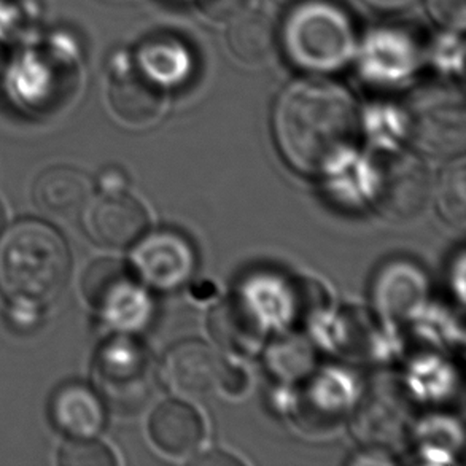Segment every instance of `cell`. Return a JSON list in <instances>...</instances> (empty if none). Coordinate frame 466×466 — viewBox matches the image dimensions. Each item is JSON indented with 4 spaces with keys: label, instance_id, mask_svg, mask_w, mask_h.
Masks as SVG:
<instances>
[{
    "label": "cell",
    "instance_id": "obj_19",
    "mask_svg": "<svg viewBox=\"0 0 466 466\" xmlns=\"http://www.w3.org/2000/svg\"><path fill=\"white\" fill-rule=\"evenodd\" d=\"M436 201L444 220L452 227H465V163L461 159L451 164L442 172L436 188Z\"/></svg>",
    "mask_w": 466,
    "mask_h": 466
},
{
    "label": "cell",
    "instance_id": "obj_16",
    "mask_svg": "<svg viewBox=\"0 0 466 466\" xmlns=\"http://www.w3.org/2000/svg\"><path fill=\"white\" fill-rule=\"evenodd\" d=\"M142 72L155 82H177L189 67L188 51L172 38H157L140 50Z\"/></svg>",
    "mask_w": 466,
    "mask_h": 466
},
{
    "label": "cell",
    "instance_id": "obj_17",
    "mask_svg": "<svg viewBox=\"0 0 466 466\" xmlns=\"http://www.w3.org/2000/svg\"><path fill=\"white\" fill-rule=\"evenodd\" d=\"M46 64L40 61V56L27 53L13 69V85L18 99L29 107L40 110L55 102V85L51 80Z\"/></svg>",
    "mask_w": 466,
    "mask_h": 466
},
{
    "label": "cell",
    "instance_id": "obj_22",
    "mask_svg": "<svg viewBox=\"0 0 466 466\" xmlns=\"http://www.w3.org/2000/svg\"><path fill=\"white\" fill-rule=\"evenodd\" d=\"M198 6L208 18L217 23L233 21L246 12L250 0H196Z\"/></svg>",
    "mask_w": 466,
    "mask_h": 466
},
{
    "label": "cell",
    "instance_id": "obj_9",
    "mask_svg": "<svg viewBox=\"0 0 466 466\" xmlns=\"http://www.w3.org/2000/svg\"><path fill=\"white\" fill-rule=\"evenodd\" d=\"M86 208V231L91 239L108 248L137 244L150 225L144 204L127 191L102 193Z\"/></svg>",
    "mask_w": 466,
    "mask_h": 466
},
{
    "label": "cell",
    "instance_id": "obj_26",
    "mask_svg": "<svg viewBox=\"0 0 466 466\" xmlns=\"http://www.w3.org/2000/svg\"><path fill=\"white\" fill-rule=\"evenodd\" d=\"M4 228H5V208H4V204L0 201V234L4 231Z\"/></svg>",
    "mask_w": 466,
    "mask_h": 466
},
{
    "label": "cell",
    "instance_id": "obj_4",
    "mask_svg": "<svg viewBox=\"0 0 466 466\" xmlns=\"http://www.w3.org/2000/svg\"><path fill=\"white\" fill-rule=\"evenodd\" d=\"M366 185L372 208L393 223L419 218L433 195L427 164L414 153L398 148L372 153L366 169Z\"/></svg>",
    "mask_w": 466,
    "mask_h": 466
},
{
    "label": "cell",
    "instance_id": "obj_11",
    "mask_svg": "<svg viewBox=\"0 0 466 466\" xmlns=\"http://www.w3.org/2000/svg\"><path fill=\"white\" fill-rule=\"evenodd\" d=\"M53 425L67 438H96L106 425V404L82 382L57 387L48 406Z\"/></svg>",
    "mask_w": 466,
    "mask_h": 466
},
{
    "label": "cell",
    "instance_id": "obj_13",
    "mask_svg": "<svg viewBox=\"0 0 466 466\" xmlns=\"http://www.w3.org/2000/svg\"><path fill=\"white\" fill-rule=\"evenodd\" d=\"M150 438L164 454L187 459L195 454L204 440V423L195 408L169 400L157 404L148 422Z\"/></svg>",
    "mask_w": 466,
    "mask_h": 466
},
{
    "label": "cell",
    "instance_id": "obj_23",
    "mask_svg": "<svg viewBox=\"0 0 466 466\" xmlns=\"http://www.w3.org/2000/svg\"><path fill=\"white\" fill-rule=\"evenodd\" d=\"M127 177L125 170H121L116 166H108L101 170L99 178H97V187L101 193H121L127 191Z\"/></svg>",
    "mask_w": 466,
    "mask_h": 466
},
{
    "label": "cell",
    "instance_id": "obj_2",
    "mask_svg": "<svg viewBox=\"0 0 466 466\" xmlns=\"http://www.w3.org/2000/svg\"><path fill=\"white\" fill-rule=\"evenodd\" d=\"M69 272L67 244L44 221H18L0 239V291L13 304L50 303L64 290Z\"/></svg>",
    "mask_w": 466,
    "mask_h": 466
},
{
    "label": "cell",
    "instance_id": "obj_8",
    "mask_svg": "<svg viewBox=\"0 0 466 466\" xmlns=\"http://www.w3.org/2000/svg\"><path fill=\"white\" fill-rule=\"evenodd\" d=\"M164 382L178 397L206 400L223 380L225 366L218 355L201 340H183L166 353Z\"/></svg>",
    "mask_w": 466,
    "mask_h": 466
},
{
    "label": "cell",
    "instance_id": "obj_7",
    "mask_svg": "<svg viewBox=\"0 0 466 466\" xmlns=\"http://www.w3.org/2000/svg\"><path fill=\"white\" fill-rule=\"evenodd\" d=\"M82 290L95 309L121 327L139 323L146 312L131 268L118 259L93 261L83 276Z\"/></svg>",
    "mask_w": 466,
    "mask_h": 466
},
{
    "label": "cell",
    "instance_id": "obj_24",
    "mask_svg": "<svg viewBox=\"0 0 466 466\" xmlns=\"http://www.w3.org/2000/svg\"><path fill=\"white\" fill-rule=\"evenodd\" d=\"M368 5L379 12H401L404 8L412 5L416 0H363Z\"/></svg>",
    "mask_w": 466,
    "mask_h": 466
},
{
    "label": "cell",
    "instance_id": "obj_3",
    "mask_svg": "<svg viewBox=\"0 0 466 466\" xmlns=\"http://www.w3.org/2000/svg\"><path fill=\"white\" fill-rule=\"evenodd\" d=\"M357 35L344 8L325 0L298 4L284 27L285 50L298 67L331 72L352 57Z\"/></svg>",
    "mask_w": 466,
    "mask_h": 466
},
{
    "label": "cell",
    "instance_id": "obj_12",
    "mask_svg": "<svg viewBox=\"0 0 466 466\" xmlns=\"http://www.w3.org/2000/svg\"><path fill=\"white\" fill-rule=\"evenodd\" d=\"M32 195L34 202L45 214L70 220L88 208L93 183L83 170L72 166H55L37 177Z\"/></svg>",
    "mask_w": 466,
    "mask_h": 466
},
{
    "label": "cell",
    "instance_id": "obj_10",
    "mask_svg": "<svg viewBox=\"0 0 466 466\" xmlns=\"http://www.w3.org/2000/svg\"><path fill=\"white\" fill-rule=\"evenodd\" d=\"M134 265L148 284L172 290L188 280L195 271L196 257L193 247L182 234L169 229L157 231L137 240Z\"/></svg>",
    "mask_w": 466,
    "mask_h": 466
},
{
    "label": "cell",
    "instance_id": "obj_18",
    "mask_svg": "<svg viewBox=\"0 0 466 466\" xmlns=\"http://www.w3.org/2000/svg\"><path fill=\"white\" fill-rule=\"evenodd\" d=\"M218 340L240 350L258 346L261 329L258 320L247 312L244 304L227 303L214 312V327Z\"/></svg>",
    "mask_w": 466,
    "mask_h": 466
},
{
    "label": "cell",
    "instance_id": "obj_25",
    "mask_svg": "<svg viewBox=\"0 0 466 466\" xmlns=\"http://www.w3.org/2000/svg\"><path fill=\"white\" fill-rule=\"evenodd\" d=\"M6 70V57L5 51L2 48V45H0V83L4 80V76H5Z\"/></svg>",
    "mask_w": 466,
    "mask_h": 466
},
{
    "label": "cell",
    "instance_id": "obj_1",
    "mask_svg": "<svg viewBox=\"0 0 466 466\" xmlns=\"http://www.w3.org/2000/svg\"><path fill=\"white\" fill-rule=\"evenodd\" d=\"M272 127L287 163L306 176L339 170L359 146L360 116L352 96L323 78L287 86L276 102Z\"/></svg>",
    "mask_w": 466,
    "mask_h": 466
},
{
    "label": "cell",
    "instance_id": "obj_27",
    "mask_svg": "<svg viewBox=\"0 0 466 466\" xmlns=\"http://www.w3.org/2000/svg\"><path fill=\"white\" fill-rule=\"evenodd\" d=\"M279 2H282V4H287V5H298V4H301V2H306V0H279Z\"/></svg>",
    "mask_w": 466,
    "mask_h": 466
},
{
    "label": "cell",
    "instance_id": "obj_15",
    "mask_svg": "<svg viewBox=\"0 0 466 466\" xmlns=\"http://www.w3.org/2000/svg\"><path fill=\"white\" fill-rule=\"evenodd\" d=\"M228 44L234 56L248 66L266 63L278 45V32L271 18L263 12H246L233 19Z\"/></svg>",
    "mask_w": 466,
    "mask_h": 466
},
{
    "label": "cell",
    "instance_id": "obj_20",
    "mask_svg": "<svg viewBox=\"0 0 466 466\" xmlns=\"http://www.w3.org/2000/svg\"><path fill=\"white\" fill-rule=\"evenodd\" d=\"M61 466H114L112 451L95 438H69L59 449Z\"/></svg>",
    "mask_w": 466,
    "mask_h": 466
},
{
    "label": "cell",
    "instance_id": "obj_6",
    "mask_svg": "<svg viewBox=\"0 0 466 466\" xmlns=\"http://www.w3.org/2000/svg\"><path fill=\"white\" fill-rule=\"evenodd\" d=\"M93 382L104 404L120 414L137 412L152 397L148 353L129 338H112L96 353Z\"/></svg>",
    "mask_w": 466,
    "mask_h": 466
},
{
    "label": "cell",
    "instance_id": "obj_14",
    "mask_svg": "<svg viewBox=\"0 0 466 466\" xmlns=\"http://www.w3.org/2000/svg\"><path fill=\"white\" fill-rule=\"evenodd\" d=\"M110 106L127 125L148 127L163 115V89L142 70H123L115 76L110 86Z\"/></svg>",
    "mask_w": 466,
    "mask_h": 466
},
{
    "label": "cell",
    "instance_id": "obj_5",
    "mask_svg": "<svg viewBox=\"0 0 466 466\" xmlns=\"http://www.w3.org/2000/svg\"><path fill=\"white\" fill-rule=\"evenodd\" d=\"M404 129L417 150L431 157H457L465 148V102L448 83L417 88L404 108Z\"/></svg>",
    "mask_w": 466,
    "mask_h": 466
},
{
    "label": "cell",
    "instance_id": "obj_21",
    "mask_svg": "<svg viewBox=\"0 0 466 466\" xmlns=\"http://www.w3.org/2000/svg\"><path fill=\"white\" fill-rule=\"evenodd\" d=\"M429 10L448 29L461 31L465 27L466 0H429Z\"/></svg>",
    "mask_w": 466,
    "mask_h": 466
}]
</instances>
